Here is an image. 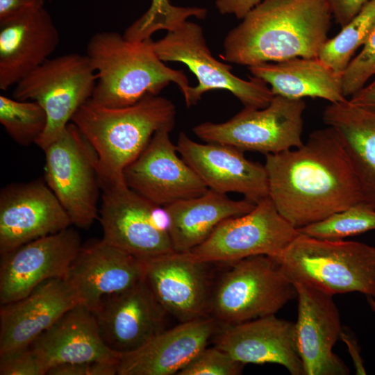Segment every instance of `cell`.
Here are the masks:
<instances>
[{
    "instance_id": "obj_1",
    "label": "cell",
    "mask_w": 375,
    "mask_h": 375,
    "mask_svg": "<svg viewBox=\"0 0 375 375\" xmlns=\"http://www.w3.org/2000/svg\"><path fill=\"white\" fill-rule=\"evenodd\" d=\"M269 195L294 228L364 202L349 158L331 126L311 133L302 146L265 155Z\"/></svg>"
},
{
    "instance_id": "obj_2",
    "label": "cell",
    "mask_w": 375,
    "mask_h": 375,
    "mask_svg": "<svg viewBox=\"0 0 375 375\" xmlns=\"http://www.w3.org/2000/svg\"><path fill=\"white\" fill-rule=\"evenodd\" d=\"M331 16L326 0H262L227 33L221 57L247 67L317 58Z\"/></svg>"
},
{
    "instance_id": "obj_3",
    "label": "cell",
    "mask_w": 375,
    "mask_h": 375,
    "mask_svg": "<svg viewBox=\"0 0 375 375\" xmlns=\"http://www.w3.org/2000/svg\"><path fill=\"white\" fill-rule=\"evenodd\" d=\"M176 107L159 95H147L120 108L99 105L91 99L75 112L71 122L94 149L101 182H124L123 172L159 130L172 131Z\"/></svg>"
},
{
    "instance_id": "obj_4",
    "label": "cell",
    "mask_w": 375,
    "mask_h": 375,
    "mask_svg": "<svg viewBox=\"0 0 375 375\" xmlns=\"http://www.w3.org/2000/svg\"><path fill=\"white\" fill-rule=\"evenodd\" d=\"M152 42L151 38L131 41L114 31L94 34L85 54L97 78L91 99L106 107H125L147 95H158L172 82L185 98L191 87L187 76L167 66Z\"/></svg>"
},
{
    "instance_id": "obj_5",
    "label": "cell",
    "mask_w": 375,
    "mask_h": 375,
    "mask_svg": "<svg viewBox=\"0 0 375 375\" xmlns=\"http://www.w3.org/2000/svg\"><path fill=\"white\" fill-rule=\"evenodd\" d=\"M293 283L331 295L360 292L375 297V247L301 233L272 257Z\"/></svg>"
},
{
    "instance_id": "obj_6",
    "label": "cell",
    "mask_w": 375,
    "mask_h": 375,
    "mask_svg": "<svg viewBox=\"0 0 375 375\" xmlns=\"http://www.w3.org/2000/svg\"><path fill=\"white\" fill-rule=\"evenodd\" d=\"M212 285L209 316L233 325L275 315L297 297L294 285L271 256L258 255L228 263Z\"/></svg>"
},
{
    "instance_id": "obj_7",
    "label": "cell",
    "mask_w": 375,
    "mask_h": 375,
    "mask_svg": "<svg viewBox=\"0 0 375 375\" xmlns=\"http://www.w3.org/2000/svg\"><path fill=\"white\" fill-rule=\"evenodd\" d=\"M96 82L87 56L72 53L47 59L15 85L13 98L36 101L46 112L47 126L35 144L44 151L62 135L92 98Z\"/></svg>"
},
{
    "instance_id": "obj_8",
    "label": "cell",
    "mask_w": 375,
    "mask_h": 375,
    "mask_svg": "<svg viewBox=\"0 0 375 375\" xmlns=\"http://www.w3.org/2000/svg\"><path fill=\"white\" fill-rule=\"evenodd\" d=\"M152 44L162 61L183 63L197 77L198 84L190 87L184 98L188 107L197 104L203 94L213 90L231 92L249 108H265L274 97L264 81L252 76L249 81L242 79L231 72V65L214 58L202 28L194 22L185 21Z\"/></svg>"
},
{
    "instance_id": "obj_9",
    "label": "cell",
    "mask_w": 375,
    "mask_h": 375,
    "mask_svg": "<svg viewBox=\"0 0 375 375\" xmlns=\"http://www.w3.org/2000/svg\"><path fill=\"white\" fill-rule=\"evenodd\" d=\"M303 99L274 95L263 108L244 107L222 123L206 122L193 128L208 143L227 144L242 151L277 153L303 145Z\"/></svg>"
},
{
    "instance_id": "obj_10",
    "label": "cell",
    "mask_w": 375,
    "mask_h": 375,
    "mask_svg": "<svg viewBox=\"0 0 375 375\" xmlns=\"http://www.w3.org/2000/svg\"><path fill=\"white\" fill-rule=\"evenodd\" d=\"M44 181L72 225L89 228L99 219L101 188L97 156L78 128L70 122L44 150Z\"/></svg>"
},
{
    "instance_id": "obj_11",
    "label": "cell",
    "mask_w": 375,
    "mask_h": 375,
    "mask_svg": "<svg viewBox=\"0 0 375 375\" xmlns=\"http://www.w3.org/2000/svg\"><path fill=\"white\" fill-rule=\"evenodd\" d=\"M277 211L269 197L249 212L221 222L189 253L210 263H231L248 257L278 256L299 234Z\"/></svg>"
},
{
    "instance_id": "obj_12",
    "label": "cell",
    "mask_w": 375,
    "mask_h": 375,
    "mask_svg": "<svg viewBox=\"0 0 375 375\" xmlns=\"http://www.w3.org/2000/svg\"><path fill=\"white\" fill-rule=\"evenodd\" d=\"M99 219L103 240L140 258L174 252L168 233L156 224L153 204L125 182H101Z\"/></svg>"
},
{
    "instance_id": "obj_13",
    "label": "cell",
    "mask_w": 375,
    "mask_h": 375,
    "mask_svg": "<svg viewBox=\"0 0 375 375\" xmlns=\"http://www.w3.org/2000/svg\"><path fill=\"white\" fill-rule=\"evenodd\" d=\"M171 131L161 129L141 153L124 170L126 185L153 204L165 207L199 196L208 187L178 156Z\"/></svg>"
},
{
    "instance_id": "obj_14",
    "label": "cell",
    "mask_w": 375,
    "mask_h": 375,
    "mask_svg": "<svg viewBox=\"0 0 375 375\" xmlns=\"http://www.w3.org/2000/svg\"><path fill=\"white\" fill-rule=\"evenodd\" d=\"M141 260L144 279L168 314L180 322L209 316L211 263L177 251Z\"/></svg>"
},
{
    "instance_id": "obj_15",
    "label": "cell",
    "mask_w": 375,
    "mask_h": 375,
    "mask_svg": "<svg viewBox=\"0 0 375 375\" xmlns=\"http://www.w3.org/2000/svg\"><path fill=\"white\" fill-rule=\"evenodd\" d=\"M71 225L68 214L45 181L12 183L1 190V256Z\"/></svg>"
},
{
    "instance_id": "obj_16",
    "label": "cell",
    "mask_w": 375,
    "mask_h": 375,
    "mask_svg": "<svg viewBox=\"0 0 375 375\" xmlns=\"http://www.w3.org/2000/svg\"><path fill=\"white\" fill-rule=\"evenodd\" d=\"M81 247L79 234L69 227L1 256V305L28 295L46 281L65 277Z\"/></svg>"
},
{
    "instance_id": "obj_17",
    "label": "cell",
    "mask_w": 375,
    "mask_h": 375,
    "mask_svg": "<svg viewBox=\"0 0 375 375\" xmlns=\"http://www.w3.org/2000/svg\"><path fill=\"white\" fill-rule=\"evenodd\" d=\"M294 285L298 299L295 340L304 374H349L346 364L333 351L342 331L333 296L310 285Z\"/></svg>"
},
{
    "instance_id": "obj_18",
    "label": "cell",
    "mask_w": 375,
    "mask_h": 375,
    "mask_svg": "<svg viewBox=\"0 0 375 375\" xmlns=\"http://www.w3.org/2000/svg\"><path fill=\"white\" fill-rule=\"evenodd\" d=\"M100 334L112 350H136L165 330L168 314L144 279L104 298L93 312Z\"/></svg>"
},
{
    "instance_id": "obj_19",
    "label": "cell",
    "mask_w": 375,
    "mask_h": 375,
    "mask_svg": "<svg viewBox=\"0 0 375 375\" xmlns=\"http://www.w3.org/2000/svg\"><path fill=\"white\" fill-rule=\"evenodd\" d=\"M177 150L208 189L217 192H237L257 203L269 195L264 165L252 162L243 151L217 143H198L181 132Z\"/></svg>"
},
{
    "instance_id": "obj_20",
    "label": "cell",
    "mask_w": 375,
    "mask_h": 375,
    "mask_svg": "<svg viewBox=\"0 0 375 375\" xmlns=\"http://www.w3.org/2000/svg\"><path fill=\"white\" fill-rule=\"evenodd\" d=\"M65 278H51L28 295L1 305L0 356L30 347L67 311L80 304Z\"/></svg>"
},
{
    "instance_id": "obj_21",
    "label": "cell",
    "mask_w": 375,
    "mask_h": 375,
    "mask_svg": "<svg viewBox=\"0 0 375 375\" xmlns=\"http://www.w3.org/2000/svg\"><path fill=\"white\" fill-rule=\"evenodd\" d=\"M60 35L44 3L0 22V89L16 85L53 53Z\"/></svg>"
},
{
    "instance_id": "obj_22",
    "label": "cell",
    "mask_w": 375,
    "mask_h": 375,
    "mask_svg": "<svg viewBox=\"0 0 375 375\" xmlns=\"http://www.w3.org/2000/svg\"><path fill=\"white\" fill-rule=\"evenodd\" d=\"M144 277L141 259L101 239L82 244L65 276L81 303L94 312L102 300Z\"/></svg>"
},
{
    "instance_id": "obj_23",
    "label": "cell",
    "mask_w": 375,
    "mask_h": 375,
    "mask_svg": "<svg viewBox=\"0 0 375 375\" xmlns=\"http://www.w3.org/2000/svg\"><path fill=\"white\" fill-rule=\"evenodd\" d=\"M215 346L244 365L274 363L292 375H305L294 323L275 315L222 326L216 333Z\"/></svg>"
},
{
    "instance_id": "obj_24",
    "label": "cell",
    "mask_w": 375,
    "mask_h": 375,
    "mask_svg": "<svg viewBox=\"0 0 375 375\" xmlns=\"http://www.w3.org/2000/svg\"><path fill=\"white\" fill-rule=\"evenodd\" d=\"M220 324L208 316L165 329L136 350L122 354L118 375L178 374L216 335Z\"/></svg>"
},
{
    "instance_id": "obj_25",
    "label": "cell",
    "mask_w": 375,
    "mask_h": 375,
    "mask_svg": "<svg viewBox=\"0 0 375 375\" xmlns=\"http://www.w3.org/2000/svg\"><path fill=\"white\" fill-rule=\"evenodd\" d=\"M30 347L47 372L50 368L65 363L98 361L119 364L122 356L105 343L94 313L81 303L67 311Z\"/></svg>"
},
{
    "instance_id": "obj_26",
    "label": "cell",
    "mask_w": 375,
    "mask_h": 375,
    "mask_svg": "<svg viewBox=\"0 0 375 375\" xmlns=\"http://www.w3.org/2000/svg\"><path fill=\"white\" fill-rule=\"evenodd\" d=\"M323 121L338 133L364 202L375 208V107L348 99L333 103L324 110Z\"/></svg>"
},
{
    "instance_id": "obj_27",
    "label": "cell",
    "mask_w": 375,
    "mask_h": 375,
    "mask_svg": "<svg viewBox=\"0 0 375 375\" xmlns=\"http://www.w3.org/2000/svg\"><path fill=\"white\" fill-rule=\"evenodd\" d=\"M256 203L235 201L208 189L205 193L165 206L170 219L169 235L175 251L189 252L203 242L225 219L250 212Z\"/></svg>"
},
{
    "instance_id": "obj_28",
    "label": "cell",
    "mask_w": 375,
    "mask_h": 375,
    "mask_svg": "<svg viewBox=\"0 0 375 375\" xmlns=\"http://www.w3.org/2000/svg\"><path fill=\"white\" fill-rule=\"evenodd\" d=\"M252 77L270 85L274 95L293 99L320 98L331 103L347 99L342 74L317 58H293L248 67Z\"/></svg>"
},
{
    "instance_id": "obj_29",
    "label": "cell",
    "mask_w": 375,
    "mask_h": 375,
    "mask_svg": "<svg viewBox=\"0 0 375 375\" xmlns=\"http://www.w3.org/2000/svg\"><path fill=\"white\" fill-rule=\"evenodd\" d=\"M375 26V0H371L335 37L327 39L318 58L336 73L342 74L355 51L362 46Z\"/></svg>"
},
{
    "instance_id": "obj_30",
    "label": "cell",
    "mask_w": 375,
    "mask_h": 375,
    "mask_svg": "<svg viewBox=\"0 0 375 375\" xmlns=\"http://www.w3.org/2000/svg\"><path fill=\"white\" fill-rule=\"evenodd\" d=\"M47 122L46 112L36 101L0 95V123L16 143L23 146L35 144Z\"/></svg>"
},
{
    "instance_id": "obj_31",
    "label": "cell",
    "mask_w": 375,
    "mask_h": 375,
    "mask_svg": "<svg viewBox=\"0 0 375 375\" xmlns=\"http://www.w3.org/2000/svg\"><path fill=\"white\" fill-rule=\"evenodd\" d=\"M206 15L204 8L181 7L169 0H151L149 9L126 29L124 36L131 41H144L158 31L176 29L189 17L203 19Z\"/></svg>"
},
{
    "instance_id": "obj_32",
    "label": "cell",
    "mask_w": 375,
    "mask_h": 375,
    "mask_svg": "<svg viewBox=\"0 0 375 375\" xmlns=\"http://www.w3.org/2000/svg\"><path fill=\"white\" fill-rule=\"evenodd\" d=\"M375 230V208L361 202L323 220L297 229L308 236L325 240H343Z\"/></svg>"
},
{
    "instance_id": "obj_33",
    "label": "cell",
    "mask_w": 375,
    "mask_h": 375,
    "mask_svg": "<svg viewBox=\"0 0 375 375\" xmlns=\"http://www.w3.org/2000/svg\"><path fill=\"white\" fill-rule=\"evenodd\" d=\"M244 365L215 346L206 347L177 374L238 375L242 374Z\"/></svg>"
},
{
    "instance_id": "obj_34",
    "label": "cell",
    "mask_w": 375,
    "mask_h": 375,
    "mask_svg": "<svg viewBox=\"0 0 375 375\" xmlns=\"http://www.w3.org/2000/svg\"><path fill=\"white\" fill-rule=\"evenodd\" d=\"M375 75V26L361 51L352 58L342 74V88L344 96H352Z\"/></svg>"
},
{
    "instance_id": "obj_35",
    "label": "cell",
    "mask_w": 375,
    "mask_h": 375,
    "mask_svg": "<svg viewBox=\"0 0 375 375\" xmlns=\"http://www.w3.org/2000/svg\"><path fill=\"white\" fill-rule=\"evenodd\" d=\"M46 368L30 347L0 356L1 375H44Z\"/></svg>"
},
{
    "instance_id": "obj_36",
    "label": "cell",
    "mask_w": 375,
    "mask_h": 375,
    "mask_svg": "<svg viewBox=\"0 0 375 375\" xmlns=\"http://www.w3.org/2000/svg\"><path fill=\"white\" fill-rule=\"evenodd\" d=\"M119 364L90 361L65 363L50 368L48 375H115Z\"/></svg>"
},
{
    "instance_id": "obj_37",
    "label": "cell",
    "mask_w": 375,
    "mask_h": 375,
    "mask_svg": "<svg viewBox=\"0 0 375 375\" xmlns=\"http://www.w3.org/2000/svg\"><path fill=\"white\" fill-rule=\"evenodd\" d=\"M371 0H326L332 15L341 27L345 26Z\"/></svg>"
},
{
    "instance_id": "obj_38",
    "label": "cell",
    "mask_w": 375,
    "mask_h": 375,
    "mask_svg": "<svg viewBox=\"0 0 375 375\" xmlns=\"http://www.w3.org/2000/svg\"><path fill=\"white\" fill-rule=\"evenodd\" d=\"M262 0H216L215 6L222 15H234L243 19Z\"/></svg>"
},
{
    "instance_id": "obj_39",
    "label": "cell",
    "mask_w": 375,
    "mask_h": 375,
    "mask_svg": "<svg viewBox=\"0 0 375 375\" xmlns=\"http://www.w3.org/2000/svg\"><path fill=\"white\" fill-rule=\"evenodd\" d=\"M35 3H42L37 0H0V22L17 15Z\"/></svg>"
},
{
    "instance_id": "obj_40",
    "label": "cell",
    "mask_w": 375,
    "mask_h": 375,
    "mask_svg": "<svg viewBox=\"0 0 375 375\" xmlns=\"http://www.w3.org/2000/svg\"><path fill=\"white\" fill-rule=\"evenodd\" d=\"M349 100L356 105L375 107V80L365 85Z\"/></svg>"
},
{
    "instance_id": "obj_41",
    "label": "cell",
    "mask_w": 375,
    "mask_h": 375,
    "mask_svg": "<svg viewBox=\"0 0 375 375\" xmlns=\"http://www.w3.org/2000/svg\"><path fill=\"white\" fill-rule=\"evenodd\" d=\"M340 338L342 340L347 344L349 353L353 359L356 372L358 374H365V371L362 364L361 358L358 347L356 340L351 338L349 334L344 333L342 330L340 335Z\"/></svg>"
},
{
    "instance_id": "obj_42",
    "label": "cell",
    "mask_w": 375,
    "mask_h": 375,
    "mask_svg": "<svg viewBox=\"0 0 375 375\" xmlns=\"http://www.w3.org/2000/svg\"><path fill=\"white\" fill-rule=\"evenodd\" d=\"M366 298L370 309L375 313V299L372 296H366Z\"/></svg>"
},
{
    "instance_id": "obj_43",
    "label": "cell",
    "mask_w": 375,
    "mask_h": 375,
    "mask_svg": "<svg viewBox=\"0 0 375 375\" xmlns=\"http://www.w3.org/2000/svg\"><path fill=\"white\" fill-rule=\"evenodd\" d=\"M37 1H38L39 2H41V3H44V1H45L46 0H37Z\"/></svg>"
}]
</instances>
